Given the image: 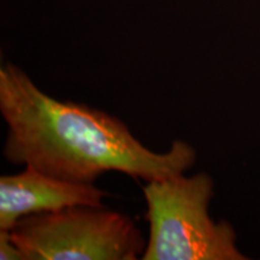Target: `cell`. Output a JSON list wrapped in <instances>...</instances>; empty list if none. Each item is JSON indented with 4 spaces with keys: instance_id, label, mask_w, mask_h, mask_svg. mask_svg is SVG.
<instances>
[{
    "instance_id": "cell-3",
    "label": "cell",
    "mask_w": 260,
    "mask_h": 260,
    "mask_svg": "<svg viewBox=\"0 0 260 260\" xmlns=\"http://www.w3.org/2000/svg\"><path fill=\"white\" fill-rule=\"evenodd\" d=\"M10 234L25 260H135L146 248L134 220L105 205L29 214Z\"/></svg>"
},
{
    "instance_id": "cell-2",
    "label": "cell",
    "mask_w": 260,
    "mask_h": 260,
    "mask_svg": "<svg viewBox=\"0 0 260 260\" xmlns=\"http://www.w3.org/2000/svg\"><path fill=\"white\" fill-rule=\"evenodd\" d=\"M149 237L142 260H245L229 223L210 217L213 181L205 172L142 187Z\"/></svg>"
},
{
    "instance_id": "cell-1",
    "label": "cell",
    "mask_w": 260,
    "mask_h": 260,
    "mask_svg": "<svg viewBox=\"0 0 260 260\" xmlns=\"http://www.w3.org/2000/svg\"><path fill=\"white\" fill-rule=\"evenodd\" d=\"M0 113L8 125L6 160L59 180L94 183L117 171L146 182L165 180L194 167L197 152L183 140L164 153L152 151L115 116L39 88L14 64L0 68Z\"/></svg>"
},
{
    "instance_id": "cell-4",
    "label": "cell",
    "mask_w": 260,
    "mask_h": 260,
    "mask_svg": "<svg viewBox=\"0 0 260 260\" xmlns=\"http://www.w3.org/2000/svg\"><path fill=\"white\" fill-rule=\"evenodd\" d=\"M105 191L94 183H77L48 176L31 167L0 177V230H11L19 219L32 213L65 207L104 206Z\"/></svg>"
},
{
    "instance_id": "cell-5",
    "label": "cell",
    "mask_w": 260,
    "mask_h": 260,
    "mask_svg": "<svg viewBox=\"0 0 260 260\" xmlns=\"http://www.w3.org/2000/svg\"><path fill=\"white\" fill-rule=\"evenodd\" d=\"M0 259L25 260L18 247L12 241L10 230H0Z\"/></svg>"
}]
</instances>
